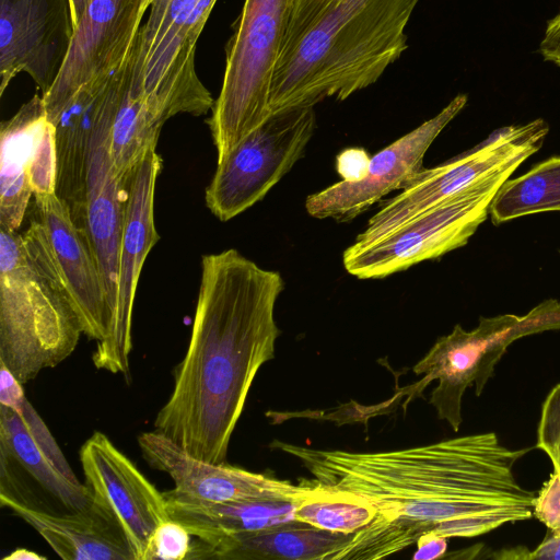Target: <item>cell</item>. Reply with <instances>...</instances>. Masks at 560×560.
Wrapping results in <instances>:
<instances>
[{
	"mask_svg": "<svg viewBox=\"0 0 560 560\" xmlns=\"http://www.w3.org/2000/svg\"><path fill=\"white\" fill-rule=\"evenodd\" d=\"M529 552L526 547H514L506 550L495 551L489 557L494 559H529Z\"/></svg>",
	"mask_w": 560,
	"mask_h": 560,
	"instance_id": "836d02e7",
	"label": "cell"
},
{
	"mask_svg": "<svg viewBox=\"0 0 560 560\" xmlns=\"http://www.w3.org/2000/svg\"><path fill=\"white\" fill-rule=\"evenodd\" d=\"M533 516L548 530H560V467L552 466V472L533 500Z\"/></svg>",
	"mask_w": 560,
	"mask_h": 560,
	"instance_id": "f1b7e54d",
	"label": "cell"
},
{
	"mask_svg": "<svg viewBox=\"0 0 560 560\" xmlns=\"http://www.w3.org/2000/svg\"><path fill=\"white\" fill-rule=\"evenodd\" d=\"M48 120L42 96L35 94L1 124L0 129V228L18 231L33 195L28 171Z\"/></svg>",
	"mask_w": 560,
	"mask_h": 560,
	"instance_id": "ffe728a7",
	"label": "cell"
},
{
	"mask_svg": "<svg viewBox=\"0 0 560 560\" xmlns=\"http://www.w3.org/2000/svg\"><path fill=\"white\" fill-rule=\"evenodd\" d=\"M195 537L179 522L170 518L153 533L144 560L189 559Z\"/></svg>",
	"mask_w": 560,
	"mask_h": 560,
	"instance_id": "4316f807",
	"label": "cell"
},
{
	"mask_svg": "<svg viewBox=\"0 0 560 560\" xmlns=\"http://www.w3.org/2000/svg\"><path fill=\"white\" fill-rule=\"evenodd\" d=\"M466 103L467 95L458 94L433 118L378 151L361 179L340 180L310 195L305 201L307 213L317 219L350 221L389 192L402 189L422 170L428 149Z\"/></svg>",
	"mask_w": 560,
	"mask_h": 560,
	"instance_id": "9a60e30c",
	"label": "cell"
},
{
	"mask_svg": "<svg viewBox=\"0 0 560 560\" xmlns=\"http://www.w3.org/2000/svg\"><path fill=\"white\" fill-rule=\"evenodd\" d=\"M536 447L560 467V383L547 395L537 427Z\"/></svg>",
	"mask_w": 560,
	"mask_h": 560,
	"instance_id": "83f0119b",
	"label": "cell"
},
{
	"mask_svg": "<svg viewBox=\"0 0 560 560\" xmlns=\"http://www.w3.org/2000/svg\"><path fill=\"white\" fill-rule=\"evenodd\" d=\"M0 503L32 526L65 560H135L114 517L95 500L91 509L50 513L0 494Z\"/></svg>",
	"mask_w": 560,
	"mask_h": 560,
	"instance_id": "ac0fdd59",
	"label": "cell"
},
{
	"mask_svg": "<svg viewBox=\"0 0 560 560\" xmlns=\"http://www.w3.org/2000/svg\"><path fill=\"white\" fill-rule=\"evenodd\" d=\"M420 0H293L273 75L270 114L347 100L374 84L408 48Z\"/></svg>",
	"mask_w": 560,
	"mask_h": 560,
	"instance_id": "3957f363",
	"label": "cell"
},
{
	"mask_svg": "<svg viewBox=\"0 0 560 560\" xmlns=\"http://www.w3.org/2000/svg\"><path fill=\"white\" fill-rule=\"evenodd\" d=\"M284 281L236 249L205 255L187 351L154 430L203 460L225 463L252 383L275 357Z\"/></svg>",
	"mask_w": 560,
	"mask_h": 560,
	"instance_id": "7a4b0ae2",
	"label": "cell"
},
{
	"mask_svg": "<svg viewBox=\"0 0 560 560\" xmlns=\"http://www.w3.org/2000/svg\"><path fill=\"white\" fill-rule=\"evenodd\" d=\"M138 444L148 465L172 478V491L190 500L223 503L254 498L298 499L304 489L301 482L293 485L225 463L203 460L155 430L141 433Z\"/></svg>",
	"mask_w": 560,
	"mask_h": 560,
	"instance_id": "2e32d148",
	"label": "cell"
},
{
	"mask_svg": "<svg viewBox=\"0 0 560 560\" xmlns=\"http://www.w3.org/2000/svg\"><path fill=\"white\" fill-rule=\"evenodd\" d=\"M316 127L314 106L279 110L217 162L208 209L229 221L260 201L303 156Z\"/></svg>",
	"mask_w": 560,
	"mask_h": 560,
	"instance_id": "9c48e42d",
	"label": "cell"
},
{
	"mask_svg": "<svg viewBox=\"0 0 560 560\" xmlns=\"http://www.w3.org/2000/svg\"><path fill=\"white\" fill-rule=\"evenodd\" d=\"M45 556H40L35 551L18 548L13 550L10 555L3 558V560H45Z\"/></svg>",
	"mask_w": 560,
	"mask_h": 560,
	"instance_id": "e575fe53",
	"label": "cell"
},
{
	"mask_svg": "<svg viewBox=\"0 0 560 560\" xmlns=\"http://www.w3.org/2000/svg\"><path fill=\"white\" fill-rule=\"evenodd\" d=\"M130 80L131 74L109 136L110 156L118 176L124 180L129 179L145 152L158 145L163 126L154 119L142 101L131 93Z\"/></svg>",
	"mask_w": 560,
	"mask_h": 560,
	"instance_id": "d4e9b609",
	"label": "cell"
},
{
	"mask_svg": "<svg viewBox=\"0 0 560 560\" xmlns=\"http://www.w3.org/2000/svg\"><path fill=\"white\" fill-rule=\"evenodd\" d=\"M293 0H245L225 47L218 98L207 120L217 162L228 155L270 115L276 66Z\"/></svg>",
	"mask_w": 560,
	"mask_h": 560,
	"instance_id": "5b68a950",
	"label": "cell"
},
{
	"mask_svg": "<svg viewBox=\"0 0 560 560\" xmlns=\"http://www.w3.org/2000/svg\"><path fill=\"white\" fill-rule=\"evenodd\" d=\"M505 171L472 186L402 223L384 237L342 255L345 269L359 279H381L467 244L487 219Z\"/></svg>",
	"mask_w": 560,
	"mask_h": 560,
	"instance_id": "ba28073f",
	"label": "cell"
},
{
	"mask_svg": "<svg viewBox=\"0 0 560 560\" xmlns=\"http://www.w3.org/2000/svg\"><path fill=\"white\" fill-rule=\"evenodd\" d=\"M352 533L322 529L292 521L250 534L226 536L214 542L203 559L217 560H332Z\"/></svg>",
	"mask_w": 560,
	"mask_h": 560,
	"instance_id": "44dd1931",
	"label": "cell"
},
{
	"mask_svg": "<svg viewBox=\"0 0 560 560\" xmlns=\"http://www.w3.org/2000/svg\"><path fill=\"white\" fill-rule=\"evenodd\" d=\"M52 258L82 327L96 343L106 339L110 313L104 282L85 232L56 192L34 196Z\"/></svg>",
	"mask_w": 560,
	"mask_h": 560,
	"instance_id": "e0dca14e",
	"label": "cell"
},
{
	"mask_svg": "<svg viewBox=\"0 0 560 560\" xmlns=\"http://www.w3.org/2000/svg\"><path fill=\"white\" fill-rule=\"evenodd\" d=\"M539 51L546 61L560 67V13L547 23Z\"/></svg>",
	"mask_w": 560,
	"mask_h": 560,
	"instance_id": "4dcf8cb0",
	"label": "cell"
},
{
	"mask_svg": "<svg viewBox=\"0 0 560 560\" xmlns=\"http://www.w3.org/2000/svg\"><path fill=\"white\" fill-rule=\"evenodd\" d=\"M167 0H153V2L150 5V9H158L162 7Z\"/></svg>",
	"mask_w": 560,
	"mask_h": 560,
	"instance_id": "74e56055",
	"label": "cell"
},
{
	"mask_svg": "<svg viewBox=\"0 0 560 560\" xmlns=\"http://www.w3.org/2000/svg\"><path fill=\"white\" fill-rule=\"evenodd\" d=\"M90 1L91 0H71L74 31L80 21L82 20Z\"/></svg>",
	"mask_w": 560,
	"mask_h": 560,
	"instance_id": "d590c367",
	"label": "cell"
},
{
	"mask_svg": "<svg viewBox=\"0 0 560 560\" xmlns=\"http://www.w3.org/2000/svg\"><path fill=\"white\" fill-rule=\"evenodd\" d=\"M448 538L436 535H422L418 538L413 560H432L445 557Z\"/></svg>",
	"mask_w": 560,
	"mask_h": 560,
	"instance_id": "1f68e13d",
	"label": "cell"
},
{
	"mask_svg": "<svg viewBox=\"0 0 560 560\" xmlns=\"http://www.w3.org/2000/svg\"><path fill=\"white\" fill-rule=\"evenodd\" d=\"M529 559L560 560V530L551 532L529 552Z\"/></svg>",
	"mask_w": 560,
	"mask_h": 560,
	"instance_id": "d6a6232c",
	"label": "cell"
},
{
	"mask_svg": "<svg viewBox=\"0 0 560 560\" xmlns=\"http://www.w3.org/2000/svg\"><path fill=\"white\" fill-rule=\"evenodd\" d=\"M109 75L80 88L55 122L56 194L69 207L74 223L83 230L86 166L93 130L114 84Z\"/></svg>",
	"mask_w": 560,
	"mask_h": 560,
	"instance_id": "d6986e66",
	"label": "cell"
},
{
	"mask_svg": "<svg viewBox=\"0 0 560 560\" xmlns=\"http://www.w3.org/2000/svg\"><path fill=\"white\" fill-rule=\"evenodd\" d=\"M162 159L149 149L133 168L128 186L119 247L116 307L107 338L96 343L94 365L113 374L129 375L132 350V311L144 260L160 240L154 223V192Z\"/></svg>",
	"mask_w": 560,
	"mask_h": 560,
	"instance_id": "30bf717a",
	"label": "cell"
},
{
	"mask_svg": "<svg viewBox=\"0 0 560 560\" xmlns=\"http://www.w3.org/2000/svg\"><path fill=\"white\" fill-rule=\"evenodd\" d=\"M142 16L141 0L90 1L55 83L42 95L52 125L81 86L109 75L125 62Z\"/></svg>",
	"mask_w": 560,
	"mask_h": 560,
	"instance_id": "5bb4252c",
	"label": "cell"
},
{
	"mask_svg": "<svg viewBox=\"0 0 560 560\" xmlns=\"http://www.w3.org/2000/svg\"><path fill=\"white\" fill-rule=\"evenodd\" d=\"M549 330H560V301L556 299L539 303L525 315L480 317L471 330L457 324L413 365L412 372L421 378L412 394H421L432 381H438L429 402L438 418L458 432L467 388L474 386L476 396H480L513 342Z\"/></svg>",
	"mask_w": 560,
	"mask_h": 560,
	"instance_id": "8992f818",
	"label": "cell"
},
{
	"mask_svg": "<svg viewBox=\"0 0 560 560\" xmlns=\"http://www.w3.org/2000/svg\"><path fill=\"white\" fill-rule=\"evenodd\" d=\"M85 486L121 528L135 560H144L155 529L171 518L160 492L102 432L80 448Z\"/></svg>",
	"mask_w": 560,
	"mask_h": 560,
	"instance_id": "7c38bea8",
	"label": "cell"
},
{
	"mask_svg": "<svg viewBox=\"0 0 560 560\" xmlns=\"http://www.w3.org/2000/svg\"><path fill=\"white\" fill-rule=\"evenodd\" d=\"M560 211V156L549 158L500 186L490 206L493 224L539 212Z\"/></svg>",
	"mask_w": 560,
	"mask_h": 560,
	"instance_id": "603a6c76",
	"label": "cell"
},
{
	"mask_svg": "<svg viewBox=\"0 0 560 560\" xmlns=\"http://www.w3.org/2000/svg\"><path fill=\"white\" fill-rule=\"evenodd\" d=\"M300 482L304 489L296 501L295 521L349 534L368 525L375 516V509L352 493L328 488L314 479Z\"/></svg>",
	"mask_w": 560,
	"mask_h": 560,
	"instance_id": "cb8c5ba5",
	"label": "cell"
},
{
	"mask_svg": "<svg viewBox=\"0 0 560 560\" xmlns=\"http://www.w3.org/2000/svg\"><path fill=\"white\" fill-rule=\"evenodd\" d=\"M20 393L21 394H16L4 404L0 405L7 406L18 412L25 423L31 436L47 458L69 480L80 483L47 425L26 398L24 390Z\"/></svg>",
	"mask_w": 560,
	"mask_h": 560,
	"instance_id": "484cf974",
	"label": "cell"
},
{
	"mask_svg": "<svg viewBox=\"0 0 560 560\" xmlns=\"http://www.w3.org/2000/svg\"><path fill=\"white\" fill-rule=\"evenodd\" d=\"M152 2H153V0H141V14L142 15L150 8Z\"/></svg>",
	"mask_w": 560,
	"mask_h": 560,
	"instance_id": "8d00e7d4",
	"label": "cell"
},
{
	"mask_svg": "<svg viewBox=\"0 0 560 560\" xmlns=\"http://www.w3.org/2000/svg\"><path fill=\"white\" fill-rule=\"evenodd\" d=\"M270 447L300 460L314 480L352 493L375 509L332 560H376L422 535L471 538L533 517L536 492L514 467L530 448L513 450L494 432L402 450L354 453L273 440Z\"/></svg>",
	"mask_w": 560,
	"mask_h": 560,
	"instance_id": "6da1fadb",
	"label": "cell"
},
{
	"mask_svg": "<svg viewBox=\"0 0 560 560\" xmlns=\"http://www.w3.org/2000/svg\"><path fill=\"white\" fill-rule=\"evenodd\" d=\"M548 131L549 126L542 118L505 127L475 149L435 167L422 168L401 192L383 203L354 244L363 246L377 241L446 199L497 174L516 171L541 148Z\"/></svg>",
	"mask_w": 560,
	"mask_h": 560,
	"instance_id": "52a82bcc",
	"label": "cell"
},
{
	"mask_svg": "<svg viewBox=\"0 0 560 560\" xmlns=\"http://www.w3.org/2000/svg\"><path fill=\"white\" fill-rule=\"evenodd\" d=\"M129 77L127 67L116 73L93 130L86 166L83 231L104 282L110 313L109 328L117 301L119 247L129 182L121 179L115 170L109 136Z\"/></svg>",
	"mask_w": 560,
	"mask_h": 560,
	"instance_id": "8fae6325",
	"label": "cell"
},
{
	"mask_svg": "<svg viewBox=\"0 0 560 560\" xmlns=\"http://www.w3.org/2000/svg\"><path fill=\"white\" fill-rule=\"evenodd\" d=\"M370 159L365 150L361 148H349L338 154L336 159V170L342 177V180H359L365 175Z\"/></svg>",
	"mask_w": 560,
	"mask_h": 560,
	"instance_id": "f546056e",
	"label": "cell"
},
{
	"mask_svg": "<svg viewBox=\"0 0 560 560\" xmlns=\"http://www.w3.org/2000/svg\"><path fill=\"white\" fill-rule=\"evenodd\" d=\"M0 453L20 465L68 512H83L93 506L91 490L62 475L37 446L19 413L3 405H0Z\"/></svg>",
	"mask_w": 560,
	"mask_h": 560,
	"instance_id": "7402d4cb",
	"label": "cell"
},
{
	"mask_svg": "<svg viewBox=\"0 0 560 560\" xmlns=\"http://www.w3.org/2000/svg\"><path fill=\"white\" fill-rule=\"evenodd\" d=\"M73 34L71 0H0V96L21 72L46 94Z\"/></svg>",
	"mask_w": 560,
	"mask_h": 560,
	"instance_id": "4fadbf2b",
	"label": "cell"
},
{
	"mask_svg": "<svg viewBox=\"0 0 560 560\" xmlns=\"http://www.w3.org/2000/svg\"><path fill=\"white\" fill-rule=\"evenodd\" d=\"M82 334L39 219L23 234L0 228V363L24 385L65 361Z\"/></svg>",
	"mask_w": 560,
	"mask_h": 560,
	"instance_id": "277c9868",
	"label": "cell"
}]
</instances>
